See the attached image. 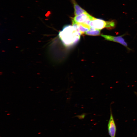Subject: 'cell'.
<instances>
[{"label": "cell", "mask_w": 137, "mask_h": 137, "mask_svg": "<svg viewBox=\"0 0 137 137\" xmlns=\"http://www.w3.org/2000/svg\"><path fill=\"white\" fill-rule=\"evenodd\" d=\"M80 33L77 28L73 25H66L59 32L58 36L65 47L72 46L77 44L80 39Z\"/></svg>", "instance_id": "cell-1"}, {"label": "cell", "mask_w": 137, "mask_h": 137, "mask_svg": "<svg viewBox=\"0 0 137 137\" xmlns=\"http://www.w3.org/2000/svg\"><path fill=\"white\" fill-rule=\"evenodd\" d=\"M101 36L108 41H113L119 43L126 47L129 50L130 49L127 46V43L125 41L122 36H112L101 35Z\"/></svg>", "instance_id": "cell-4"}, {"label": "cell", "mask_w": 137, "mask_h": 137, "mask_svg": "<svg viewBox=\"0 0 137 137\" xmlns=\"http://www.w3.org/2000/svg\"><path fill=\"white\" fill-rule=\"evenodd\" d=\"M77 29L81 35L85 33L90 30L91 27L89 25L83 23H77Z\"/></svg>", "instance_id": "cell-7"}, {"label": "cell", "mask_w": 137, "mask_h": 137, "mask_svg": "<svg viewBox=\"0 0 137 137\" xmlns=\"http://www.w3.org/2000/svg\"><path fill=\"white\" fill-rule=\"evenodd\" d=\"M100 30L98 29H95L93 30H89L86 32L85 34L88 35L98 36L100 35Z\"/></svg>", "instance_id": "cell-8"}, {"label": "cell", "mask_w": 137, "mask_h": 137, "mask_svg": "<svg viewBox=\"0 0 137 137\" xmlns=\"http://www.w3.org/2000/svg\"><path fill=\"white\" fill-rule=\"evenodd\" d=\"M93 18L87 12L75 16L72 19L77 23H83L89 25L90 21Z\"/></svg>", "instance_id": "cell-3"}, {"label": "cell", "mask_w": 137, "mask_h": 137, "mask_svg": "<svg viewBox=\"0 0 137 137\" xmlns=\"http://www.w3.org/2000/svg\"><path fill=\"white\" fill-rule=\"evenodd\" d=\"M74 9V13L75 16L87 12L84 9L81 8L75 2V0H72Z\"/></svg>", "instance_id": "cell-6"}, {"label": "cell", "mask_w": 137, "mask_h": 137, "mask_svg": "<svg viewBox=\"0 0 137 137\" xmlns=\"http://www.w3.org/2000/svg\"><path fill=\"white\" fill-rule=\"evenodd\" d=\"M115 22L113 21H105L94 17L90 21L89 24L91 27L100 30L105 28L111 29L115 27Z\"/></svg>", "instance_id": "cell-2"}, {"label": "cell", "mask_w": 137, "mask_h": 137, "mask_svg": "<svg viewBox=\"0 0 137 137\" xmlns=\"http://www.w3.org/2000/svg\"><path fill=\"white\" fill-rule=\"evenodd\" d=\"M109 134L111 137H115L116 133V127L111 112L108 124Z\"/></svg>", "instance_id": "cell-5"}]
</instances>
